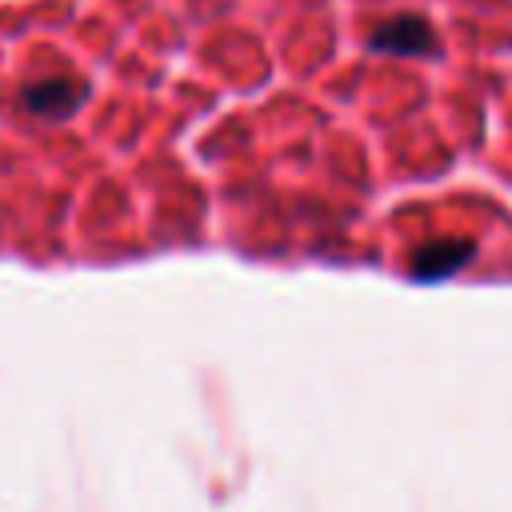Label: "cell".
<instances>
[{
    "label": "cell",
    "mask_w": 512,
    "mask_h": 512,
    "mask_svg": "<svg viewBox=\"0 0 512 512\" xmlns=\"http://www.w3.org/2000/svg\"><path fill=\"white\" fill-rule=\"evenodd\" d=\"M368 48L384 52V56H436L440 36L424 16L400 12V16H392L368 32Z\"/></svg>",
    "instance_id": "1"
},
{
    "label": "cell",
    "mask_w": 512,
    "mask_h": 512,
    "mask_svg": "<svg viewBox=\"0 0 512 512\" xmlns=\"http://www.w3.org/2000/svg\"><path fill=\"white\" fill-rule=\"evenodd\" d=\"M472 256H476V244H472V240H428L424 248L412 252L408 276H412V280H424V284L448 280V276H456Z\"/></svg>",
    "instance_id": "2"
},
{
    "label": "cell",
    "mask_w": 512,
    "mask_h": 512,
    "mask_svg": "<svg viewBox=\"0 0 512 512\" xmlns=\"http://www.w3.org/2000/svg\"><path fill=\"white\" fill-rule=\"evenodd\" d=\"M88 88L68 80V76H52V80H36L32 88H24V104L28 112L36 116H52V120H64L68 112H76L84 104Z\"/></svg>",
    "instance_id": "3"
}]
</instances>
